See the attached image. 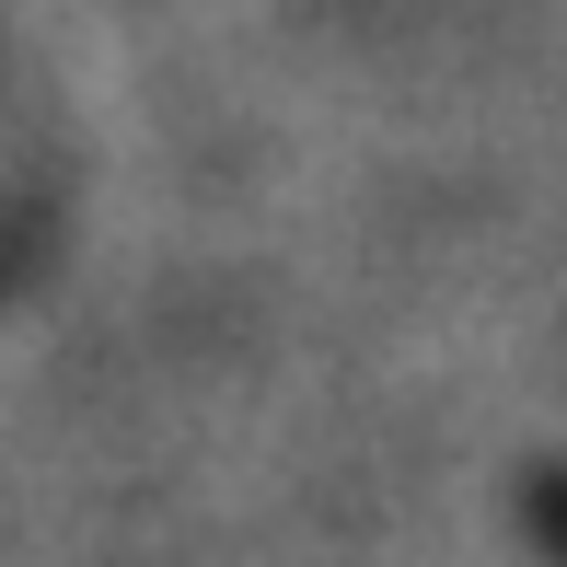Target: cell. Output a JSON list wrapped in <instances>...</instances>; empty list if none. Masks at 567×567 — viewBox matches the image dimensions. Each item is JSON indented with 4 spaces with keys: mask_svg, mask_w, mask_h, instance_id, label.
I'll use <instances>...</instances> for the list:
<instances>
[{
    "mask_svg": "<svg viewBox=\"0 0 567 567\" xmlns=\"http://www.w3.org/2000/svg\"><path fill=\"white\" fill-rule=\"evenodd\" d=\"M533 533H545V545L567 556V452L545 463V475H533Z\"/></svg>",
    "mask_w": 567,
    "mask_h": 567,
    "instance_id": "1",
    "label": "cell"
}]
</instances>
